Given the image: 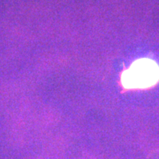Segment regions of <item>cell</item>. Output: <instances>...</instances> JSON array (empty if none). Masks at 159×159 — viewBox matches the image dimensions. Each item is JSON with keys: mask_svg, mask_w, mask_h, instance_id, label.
Here are the masks:
<instances>
[{"mask_svg": "<svg viewBox=\"0 0 159 159\" xmlns=\"http://www.w3.org/2000/svg\"><path fill=\"white\" fill-rule=\"evenodd\" d=\"M159 80V67L150 59H140L123 73L122 82L128 89H145L152 86Z\"/></svg>", "mask_w": 159, "mask_h": 159, "instance_id": "cell-1", "label": "cell"}]
</instances>
